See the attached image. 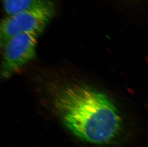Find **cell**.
<instances>
[{"label":"cell","instance_id":"cell-1","mask_svg":"<svg viewBox=\"0 0 148 147\" xmlns=\"http://www.w3.org/2000/svg\"><path fill=\"white\" fill-rule=\"evenodd\" d=\"M54 105L65 126L80 139L103 144L121 132L123 119L113 102L103 93L81 85L66 86Z\"/></svg>","mask_w":148,"mask_h":147},{"label":"cell","instance_id":"cell-2","mask_svg":"<svg viewBox=\"0 0 148 147\" xmlns=\"http://www.w3.org/2000/svg\"><path fill=\"white\" fill-rule=\"evenodd\" d=\"M54 13V7L50 1L41 0L28 10L3 19L1 26V37L4 43L18 33L35 32L39 35L49 22Z\"/></svg>","mask_w":148,"mask_h":147},{"label":"cell","instance_id":"cell-3","mask_svg":"<svg viewBox=\"0 0 148 147\" xmlns=\"http://www.w3.org/2000/svg\"><path fill=\"white\" fill-rule=\"evenodd\" d=\"M38 34L35 32L18 33L4 43L2 75L8 78L19 71L35 56Z\"/></svg>","mask_w":148,"mask_h":147},{"label":"cell","instance_id":"cell-4","mask_svg":"<svg viewBox=\"0 0 148 147\" xmlns=\"http://www.w3.org/2000/svg\"><path fill=\"white\" fill-rule=\"evenodd\" d=\"M41 0H3L4 11L9 16L28 10Z\"/></svg>","mask_w":148,"mask_h":147}]
</instances>
